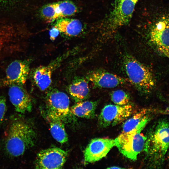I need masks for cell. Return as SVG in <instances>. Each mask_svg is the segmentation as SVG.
Here are the masks:
<instances>
[{"instance_id":"obj_1","label":"cell","mask_w":169,"mask_h":169,"mask_svg":"<svg viewBox=\"0 0 169 169\" xmlns=\"http://www.w3.org/2000/svg\"><path fill=\"white\" fill-rule=\"evenodd\" d=\"M36 136L33 129L27 121L20 117L13 118L5 138L6 153L12 157L22 156L34 145Z\"/></svg>"},{"instance_id":"obj_2","label":"cell","mask_w":169,"mask_h":169,"mask_svg":"<svg viewBox=\"0 0 169 169\" xmlns=\"http://www.w3.org/2000/svg\"><path fill=\"white\" fill-rule=\"evenodd\" d=\"M144 151L150 164L155 168L162 166L169 150V121L161 119L149 131Z\"/></svg>"},{"instance_id":"obj_3","label":"cell","mask_w":169,"mask_h":169,"mask_svg":"<svg viewBox=\"0 0 169 169\" xmlns=\"http://www.w3.org/2000/svg\"><path fill=\"white\" fill-rule=\"evenodd\" d=\"M123 63L129 80L138 91L147 93L154 88L155 79L148 67L130 55L124 56Z\"/></svg>"},{"instance_id":"obj_4","label":"cell","mask_w":169,"mask_h":169,"mask_svg":"<svg viewBox=\"0 0 169 169\" xmlns=\"http://www.w3.org/2000/svg\"><path fill=\"white\" fill-rule=\"evenodd\" d=\"M151 119V117L147 118L134 130L126 133H121L115 139V146L128 158L136 160L138 155L144 151L147 137L141 132Z\"/></svg>"},{"instance_id":"obj_5","label":"cell","mask_w":169,"mask_h":169,"mask_svg":"<svg viewBox=\"0 0 169 169\" xmlns=\"http://www.w3.org/2000/svg\"><path fill=\"white\" fill-rule=\"evenodd\" d=\"M45 99L48 111L58 116L64 123L70 121L73 115L70 110L69 99L66 94L51 88L48 90Z\"/></svg>"},{"instance_id":"obj_6","label":"cell","mask_w":169,"mask_h":169,"mask_svg":"<svg viewBox=\"0 0 169 169\" xmlns=\"http://www.w3.org/2000/svg\"><path fill=\"white\" fill-rule=\"evenodd\" d=\"M133 111V107L129 104L124 105H106L102 109L98 117L99 125L102 128L115 125L127 119Z\"/></svg>"},{"instance_id":"obj_7","label":"cell","mask_w":169,"mask_h":169,"mask_svg":"<svg viewBox=\"0 0 169 169\" xmlns=\"http://www.w3.org/2000/svg\"><path fill=\"white\" fill-rule=\"evenodd\" d=\"M67 151L58 147L44 149L37 154L35 160L36 169H60L64 164L68 157Z\"/></svg>"},{"instance_id":"obj_8","label":"cell","mask_w":169,"mask_h":169,"mask_svg":"<svg viewBox=\"0 0 169 169\" xmlns=\"http://www.w3.org/2000/svg\"><path fill=\"white\" fill-rule=\"evenodd\" d=\"M150 38L158 52L169 59V17H162L156 23Z\"/></svg>"},{"instance_id":"obj_9","label":"cell","mask_w":169,"mask_h":169,"mask_svg":"<svg viewBox=\"0 0 169 169\" xmlns=\"http://www.w3.org/2000/svg\"><path fill=\"white\" fill-rule=\"evenodd\" d=\"M115 146V139L103 138L92 139L84 152V164L99 161L105 157Z\"/></svg>"},{"instance_id":"obj_10","label":"cell","mask_w":169,"mask_h":169,"mask_svg":"<svg viewBox=\"0 0 169 169\" xmlns=\"http://www.w3.org/2000/svg\"><path fill=\"white\" fill-rule=\"evenodd\" d=\"M30 64V61L28 60H16L11 63L6 68L3 84L23 85L28 78Z\"/></svg>"},{"instance_id":"obj_11","label":"cell","mask_w":169,"mask_h":169,"mask_svg":"<svg viewBox=\"0 0 169 169\" xmlns=\"http://www.w3.org/2000/svg\"><path fill=\"white\" fill-rule=\"evenodd\" d=\"M86 78L94 88H113L125 84L128 80L103 70L97 69L90 72Z\"/></svg>"},{"instance_id":"obj_12","label":"cell","mask_w":169,"mask_h":169,"mask_svg":"<svg viewBox=\"0 0 169 169\" xmlns=\"http://www.w3.org/2000/svg\"><path fill=\"white\" fill-rule=\"evenodd\" d=\"M8 95L15 111L21 114L31 111V98L23 85L12 84L9 86Z\"/></svg>"},{"instance_id":"obj_13","label":"cell","mask_w":169,"mask_h":169,"mask_svg":"<svg viewBox=\"0 0 169 169\" xmlns=\"http://www.w3.org/2000/svg\"><path fill=\"white\" fill-rule=\"evenodd\" d=\"M64 59L63 56L58 57L49 64L40 66L34 71L33 76L35 84L42 91L48 89L51 85L53 71Z\"/></svg>"},{"instance_id":"obj_14","label":"cell","mask_w":169,"mask_h":169,"mask_svg":"<svg viewBox=\"0 0 169 169\" xmlns=\"http://www.w3.org/2000/svg\"><path fill=\"white\" fill-rule=\"evenodd\" d=\"M88 80L83 77H75L68 87V92L76 102L86 100L90 95Z\"/></svg>"},{"instance_id":"obj_15","label":"cell","mask_w":169,"mask_h":169,"mask_svg":"<svg viewBox=\"0 0 169 169\" xmlns=\"http://www.w3.org/2000/svg\"><path fill=\"white\" fill-rule=\"evenodd\" d=\"M137 0H117L114 11V21L117 25H123L130 19Z\"/></svg>"},{"instance_id":"obj_16","label":"cell","mask_w":169,"mask_h":169,"mask_svg":"<svg viewBox=\"0 0 169 169\" xmlns=\"http://www.w3.org/2000/svg\"><path fill=\"white\" fill-rule=\"evenodd\" d=\"M46 118L49 125L51 134L53 138L61 144L67 142L68 137L64 122L58 116L48 111Z\"/></svg>"},{"instance_id":"obj_17","label":"cell","mask_w":169,"mask_h":169,"mask_svg":"<svg viewBox=\"0 0 169 169\" xmlns=\"http://www.w3.org/2000/svg\"><path fill=\"white\" fill-rule=\"evenodd\" d=\"M54 27L59 32L68 36H75L82 30L81 22L76 19L62 18L57 20Z\"/></svg>"},{"instance_id":"obj_18","label":"cell","mask_w":169,"mask_h":169,"mask_svg":"<svg viewBox=\"0 0 169 169\" xmlns=\"http://www.w3.org/2000/svg\"><path fill=\"white\" fill-rule=\"evenodd\" d=\"M98 104L97 101L84 100L76 102L70 108L74 115L86 119H92L95 116V110Z\"/></svg>"},{"instance_id":"obj_19","label":"cell","mask_w":169,"mask_h":169,"mask_svg":"<svg viewBox=\"0 0 169 169\" xmlns=\"http://www.w3.org/2000/svg\"><path fill=\"white\" fill-rule=\"evenodd\" d=\"M155 110L148 108L141 110L124 123L121 133H127L135 129L143 120L151 116V114Z\"/></svg>"},{"instance_id":"obj_20","label":"cell","mask_w":169,"mask_h":169,"mask_svg":"<svg viewBox=\"0 0 169 169\" xmlns=\"http://www.w3.org/2000/svg\"><path fill=\"white\" fill-rule=\"evenodd\" d=\"M55 15V20L74 15L77 11V8L72 2L65 0L54 3Z\"/></svg>"},{"instance_id":"obj_21","label":"cell","mask_w":169,"mask_h":169,"mask_svg":"<svg viewBox=\"0 0 169 169\" xmlns=\"http://www.w3.org/2000/svg\"><path fill=\"white\" fill-rule=\"evenodd\" d=\"M112 101L114 104L119 105H124L129 104L130 96L123 90H118L112 92L110 95Z\"/></svg>"},{"instance_id":"obj_22","label":"cell","mask_w":169,"mask_h":169,"mask_svg":"<svg viewBox=\"0 0 169 169\" xmlns=\"http://www.w3.org/2000/svg\"><path fill=\"white\" fill-rule=\"evenodd\" d=\"M43 18L48 22L55 21V8L54 3L48 4L43 7L41 11Z\"/></svg>"},{"instance_id":"obj_23","label":"cell","mask_w":169,"mask_h":169,"mask_svg":"<svg viewBox=\"0 0 169 169\" xmlns=\"http://www.w3.org/2000/svg\"><path fill=\"white\" fill-rule=\"evenodd\" d=\"M6 99L3 96L0 97V121L2 120L6 111Z\"/></svg>"},{"instance_id":"obj_24","label":"cell","mask_w":169,"mask_h":169,"mask_svg":"<svg viewBox=\"0 0 169 169\" xmlns=\"http://www.w3.org/2000/svg\"><path fill=\"white\" fill-rule=\"evenodd\" d=\"M59 32V31L57 28L53 27L50 31L49 34L51 39L52 40H54L58 36Z\"/></svg>"},{"instance_id":"obj_25","label":"cell","mask_w":169,"mask_h":169,"mask_svg":"<svg viewBox=\"0 0 169 169\" xmlns=\"http://www.w3.org/2000/svg\"><path fill=\"white\" fill-rule=\"evenodd\" d=\"M164 112L166 114L169 115V105L164 111Z\"/></svg>"},{"instance_id":"obj_26","label":"cell","mask_w":169,"mask_h":169,"mask_svg":"<svg viewBox=\"0 0 169 169\" xmlns=\"http://www.w3.org/2000/svg\"><path fill=\"white\" fill-rule=\"evenodd\" d=\"M111 168V169H113V168H121L120 167H117V166H113V167H110L109 168Z\"/></svg>"},{"instance_id":"obj_27","label":"cell","mask_w":169,"mask_h":169,"mask_svg":"<svg viewBox=\"0 0 169 169\" xmlns=\"http://www.w3.org/2000/svg\"><path fill=\"white\" fill-rule=\"evenodd\" d=\"M167 159H168V162L169 163V150L168 151V152L167 153Z\"/></svg>"}]
</instances>
